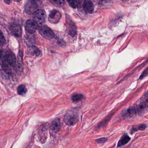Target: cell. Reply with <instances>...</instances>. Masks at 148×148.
Masks as SVG:
<instances>
[{
    "instance_id": "277c9868",
    "label": "cell",
    "mask_w": 148,
    "mask_h": 148,
    "mask_svg": "<svg viewBox=\"0 0 148 148\" xmlns=\"http://www.w3.org/2000/svg\"><path fill=\"white\" fill-rule=\"evenodd\" d=\"M78 120V116L76 113L73 112H68L64 118L65 123L69 126H73L77 123Z\"/></svg>"
},
{
    "instance_id": "7a4b0ae2",
    "label": "cell",
    "mask_w": 148,
    "mask_h": 148,
    "mask_svg": "<svg viewBox=\"0 0 148 148\" xmlns=\"http://www.w3.org/2000/svg\"><path fill=\"white\" fill-rule=\"evenodd\" d=\"M39 31L41 35L47 40H52L54 37L53 31L47 25L41 26L39 28Z\"/></svg>"
},
{
    "instance_id": "d4e9b609",
    "label": "cell",
    "mask_w": 148,
    "mask_h": 148,
    "mask_svg": "<svg viewBox=\"0 0 148 148\" xmlns=\"http://www.w3.org/2000/svg\"><path fill=\"white\" fill-rule=\"evenodd\" d=\"M107 140H108V139L107 138L103 137V138H101L100 139H97L96 140V142L99 144H101V143H105Z\"/></svg>"
},
{
    "instance_id": "e0dca14e",
    "label": "cell",
    "mask_w": 148,
    "mask_h": 148,
    "mask_svg": "<svg viewBox=\"0 0 148 148\" xmlns=\"http://www.w3.org/2000/svg\"><path fill=\"white\" fill-rule=\"evenodd\" d=\"M28 51L30 54L35 56H38L40 54V52L39 49L34 46L29 47Z\"/></svg>"
},
{
    "instance_id": "5b68a950",
    "label": "cell",
    "mask_w": 148,
    "mask_h": 148,
    "mask_svg": "<svg viewBox=\"0 0 148 148\" xmlns=\"http://www.w3.org/2000/svg\"><path fill=\"white\" fill-rule=\"evenodd\" d=\"M62 17V14L60 11L53 10L50 11L49 15L48 20L52 23H57L60 21Z\"/></svg>"
},
{
    "instance_id": "2e32d148",
    "label": "cell",
    "mask_w": 148,
    "mask_h": 148,
    "mask_svg": "<svg viewBox=\"0 0 148 148\" xmlns=\"http://www.w3.org/2000/svg\"><path fill=\"white\" fill-rule=\"evenodd\" d=\"M1 70L3 73L5 74L6 75L10 76L11 75V69L10 68L8 65L6 63V62L2 64Z\"/></svg>"
},
{
    "instance_id": "ba28073f",
    "label": "cell",
    "mask_w": 148,
    "mask_h": 148,
    "mask_svg": "<svg viewBox=\"0 0 148 148\" xmlns=\"http://www.w3.org/2000/svg\"><path fill=\"white\" fill-rule=\"evenodd\" d=\"M11 34L16 37H20L22 36V31L21 26L18 24H14L10 27Z\"/></svg>"
},
{
    "instance_id": "7402d4cb",
    "label": "cell",
    "mask_w": 148,
    "mask_h": 148,
    "mask_svg": "<svg viewBox=\"0 0 148 148\" xmlns=\"http://www.w3.org/2000/svg\"><path fill=\"white\" fill-rule=\"evenodd\" d=\"M6 57H5V54L3 53V50L0 49V63L2 64L6 62Z\"/></svg>"
},
{
    "instance_id": "484cf974",
    "label": "cell",
    "mask_w": 148,
    "mask_h": 148,
    "mask_svg": "<svg viewBox=\"0 0 148 148\" xmlns=\"http://www.w3.org/2000/svg\"><path fill=\"white\" fill-rule=\"evenodd\" d=\"M143 102L147 103L148 102V92L146 93L145 95H143L142 98Z\"/></svg>"
},
{
    "instance_id": "5bb4252c",
    "label": "cell",
    "mask_w": 148,
    "mask_h": 148,
    "mask_svg": "<svg viewBox=\"0 0 148 148\" xmlns=\"http://www.w3.org/2000/svg\"><path fill=\"white\" fill-rule=\"evenodd\" d=\"M136 109L134 107L129 108L123 114V116L126 118H130L133 117L136 114Z\"/></svg>"
},
{
    "instance_id": "f546056e",
    "label": "cell",
    "mask_w": 148,
    "mask_h": 148,
    "mask_svg": "<svg viewBox=\"0 0 148 148\" xmlns=\"http://www.w3.org/2000/svg\"><path fill=\"white\" fill-rule=\"evenodd\" d=\"M101 1H108V0H100Z\"/></svg>"
},
{
    "instance_id": "9a60e30c",
    "label": "cell",
    "mask_w": 148,
    "mask_h": 148,
    "mask_svg": "<svg viewBox=\"0 0 148 148\" xmlns=\"http://www.w3.org/2000/svg\"><path fill=\"white\" fill-rule=\"evenodd\" d=\"M130 137H129L127 135H124L118 142V144H117V147H120L126 145L130 141Z\"/></svg>"
},
{
    "instance_id": "7c38bea8",
    "label": "cell",
    "mask_w": 148,
    "mask_h": 148,
    "mask_svg": "<svg viewBox=\"0 0 148 148\" xmlns=\"http://www.w3.org/2000/svg\"><path fill=\"white\" fill-rule=\"evenodd\" d=\"M61 127L60 121L59 119L54 120L50 124V128L55 133H57L60 131Z\"/></svg>"
},
{
    "instance_id": "6da1fadb",
    "label": "cell",
    "mask_w": 148,
    "mask_h": 148,
    "mask_svg": "<svg viewBox=\"0 0 148 148\" xmlns=\"http://www.w3.org/2000/svg\"><path fill=\"white\" fill-rule=\"evenodd\" d=\"M33 20L37 24L42 25L46 22L47 15L45 10H37L33 14Z\"/></svg>"
},
{
    "instance_id": "8992f818",
    "label": "cell",
    "mask_w": 148,
    "mask_h": 148,
    "mask_svg": "<svg viewBox=\"0 0 148 148\" xmlns=\"http://www.w3.org/2000/svg\"><path fill=\"white\" fill-rule=\"evenodd\" d=\"M25 29L27 33L29 34H34L36 31L37 28V24H36L34 20H28L25 23Z\"/></svg>"
},
{
    "instance_id": "cb8c5ba5",
    "label": "cell",
    "mask_w": 148,
    "mask_h": 148,
    "mask_svg": "<svg viewBox=\"0 0 148 148\" xmlns=\"http://www.w3.org/2000/svg\"><path fill=\"white\" fill-rule=\"evenodd\" d=\"M148 75V67L147 68H146L145 69V70L142 73L141 75L140 76V79H143V78H144L145 77L147 76Z\"/></svg>"
},
{
    "instance_id": "4fadbf2b",
    "label": "cell",
    "mask_w": 148,
    "mask_h": 148,
    "mask_svg": "<svg viewBox=\"0 0 148 148\" xmlns=\"http://www.w3.org/2000/svg\"><path fill=\"white\" fill-rule=\"evenodd\" d=\"M84 0H67L69 4L73 8H81Z\"/></svg>"
},
{
    "instance_id": "ac0fdd59",
    "label": "cell",
    "mask_w": 148,
    "mask_h": 148,
    "mask_svg": "<svg viewBox=\"0 0 148 148\" xmlns=\"http://www.w3.org/2000/svg\"><path fill=\"white\" fill-rule=\"evenodd\" d=\"M56 7L60 8L65 5V0H49Z\"/></svg>"
},
{
    "instance_id": "d6986e66",
    "label": "cell",
    "mask_w": 148,
    "mask_h": 148,
    "mask_svg": "<svg viewBox=\"0 0 148 148\" xmlns=\"http://www.w3.org/2000/svg\"><path fill=\"white\" fill-rule=\"evenodd\" d=\"M17 93L19 95H25L27 92V89L25 85L23 84L20 85L18 86L17 89Z\"/></svg>"
},
{
    "instance_id": "8fae6325",
    "label": "cell",
    "mask_w": 148,
    "mask_h": 148,
    "mask_svg": "<svg viewBox=\"0 0 148 148\" xmlns=\"http://www.w3.org/2000/svg\"><path fill=\"white\" fill-rule=\"evenodd\" d=\"M24 41L26 44L29 47L33 46L36 42L35 36L34 34L27 33L25 35Z\"/></svg>"
},
{
    "instance_id": "ffe728a7",
    "label": "cell",
    "mask_w": 148,
    "mask_h": 148,
    "mask_svg": "<svg viewBox=\"0 0 148 148\" xmlns=\"http://www.w3.org/2000/svg\"><path fill=\"white\" fill-rule=\"evenodd\" d=\"M84 96L81 94H75L72 97V101L73 102H78L83 98Z\"/></svg>"
},
{
    "instance_id": "83f0119b",
    "label": "cell",
    "mask_w": 148,
    "mask_h": 148,
    "mask_svg": "<svg viewBox=\"0 0 148 148\" xmlns=\"http://www.w3.org/2000/svg\"><path fill=\"white\" fill-rule=\"evenodd\" d=\"M15 1L17 2H19L21 1V0H14Z\"/></svg>"
},
{
    "instance_id": "9c48e42d",
    "label": "cell",
    "mask_w": 148,
    "mask_h": 148,
    "mask_svg": "<svg viewBox=\"0 0 148 148\" xmlns=\"http://www.w3.org/2000/svg\"><path fill=\"white\" fill-rule=\"evenodd\" d=\"M136 109V113L139 115L143 116L148 112V106L146 103L142 102L139 104Z\"/></svg>"
},
{
    "instance_id": "f1b7e54d",
    "label": "cell",
    "mask_w": 148,
    "mask_h": 148,
    "mask_svg": "<svg viewBox=\"0 0 148 148\" xmlns=\"http://www.w3.org/2000/svg\"><path fill=\"white\" fill-rule=\"evenodd\" d=\"M120 1H122L123 2H127L129 0H120Z\"/></svg>"
},
{
    "instance_id": "44dd1931",
    "label": "cell",
    "mask_w": 148,
    "mask_h": 148,
    "mask_svg": "<svg viewBox=\"0 0 148 148\" xmlns=\"http://www.w3.org/2000/svg\"><path fill=\"white\" fill-rule=\"evenodd\" d=\"M146 128V125L145 124H140V125H137L133 127L132 128L131 132H135L137 130H145Z\"/></svg>"
},
{
    "instance_id": "3957f363",
    "label": "cell",
    "mask_w": 148,
    "mask_h": 148,
    "mask_svg": "<svg viewBox=\"0 0 148 148\" xmlns=\"http://www.w3.org/2000/svg\"><path fill=\"white\" fill-rule=\"evenodd\" d=\"M40 0H28L26 5L25 10L28 14H34L37 10Z\"/></svg>"
},
{
    "instance_id": "30bf717a",
    "label": "cell",
    "mask_w": 148,
    "mask_h": 148,
    "mask_svg": "<svg viewBox=\"0 0 148 148\" xmlns=\"http://www.w3.org/2000/svg\"><path fill=\"white\" fill-rule=\"evenodd\" d=\"M83 8L86 13L91 14L94 10V6L93 3L90 0L84 1L82 4Z\"/></svg>"
},
{
    "instance_id": "4316f807",
    "label": "cell",
    "mask_w": 148,
    "mask_h": 148,
    "mask_svg": "<svg viewBox=\"0 0 148 148\" xmlns=\"http://www.w3.org/2000/svg\"><path fill=\"white\" fill-rule=\"evenodd\" d=\"M4 2L7 4H10L11 2V0H3Z\"/></svg>"
},
{
    "instance_id": "52a82bcc",
    "label": "cell",
    "mask_w": 148,
    "mask_h": 148,
    "mask_svg": "<svg viewBox=\"0 0 148 148\" xmlns=\"http://www.w3.org/2000/svg\"><path fill=\"white\" fill-rule=\"evenodd\" d=\"M5 57L6 61L9 65H10L12 67H14L16 63V58L14 54L11 51H8L5 53Z\"/></svg>"
},
{
    "instance_id": "603a6c76",
    "label": "cell",
    "mask_w": 148,
    "mask_h": 148,
    "mask_svg": "<svg viewBox=\"0 0 148 148\" xmlns=\"http://www.w3.org/2000/svg\"><path fill=\"white\" fill-rule=\"evenodd\" d=\"M5 43H6V39L2 32L0 30V46H3Z\"/></svg>"
}]
</instances>
